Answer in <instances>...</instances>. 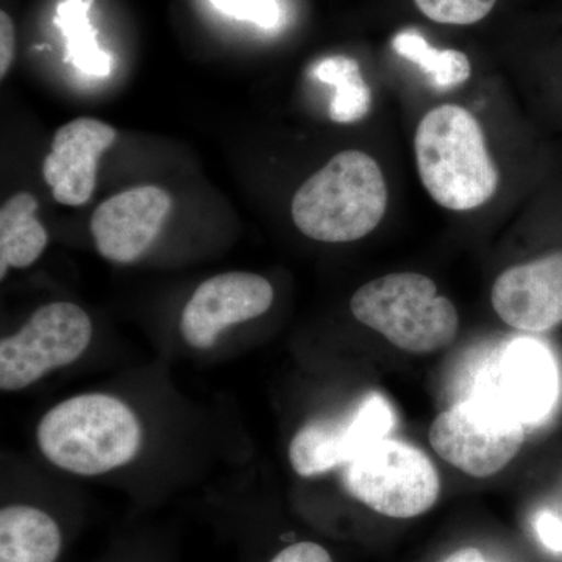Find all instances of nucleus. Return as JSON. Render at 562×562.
Segmentation results:
<instances>
[{
    "instance_id": "nucleus-1",
    "label": "nucleus",
    "mask_w": 562,
    "mask_h": 562,
    "mask_svg": "<svg viewBox=\"0 0 562 562\" xmlns=\"http://www.w3.org/2000/svg\"><path fill=\"white\" fill-rule=\"evenodd\" d=\"M414 150L425 190L443 209L475 210L497 192L498 169L471 111L458 105L428 111L417 125Z\"/></svg>"
},
{
    "instance_id": "nucleus-2",
    "label": "nucleus",
    "mask_w": 562,
    "mask_h": 562,
    "mask_svg": "<svg viewBox=\"0 0 562 562\" xmlns=\"http://www.w3.org/2000/svg\"><path fill=\"white\" fill-rule=\"evenodd\" d=\"M387 188L379 162L360 150H344L310 177L292 199L295 227L321 243H351L379 227Z\"/></svg>"
},
{
    "instance_id": "nucleus-3",
    "label": "nucleus",
    "mask_w": 562,
    "mask_h": 562,
    "mask_svg": "<svg viewBox=\"0 0 562 562\" xmlns=\"http://www.w3.org/2000/svg\"><path fill=\"white\" fill-rule=\"evenodd\" d=\"M140 425L120 398L83 394L52 408L41 420L44 457L77 475H101L128 464L140 447Z\"/></svg>"
},
{
    "instance_id": "nucleus-4",
    "label": "nucleus",
    "mask_w": 562,
    "mask_h": 562,
    "mask_svg": "<svg viewBox=\"0 0 562 562\" xmlns=\"http://www.w3.org/2000/svg\"><path fill=\"white\" fill-rule=\"evenodd\" d=\"M351 314L366 327L409 353L428 355L450 346L460 328L452 302L427 276L390 273L355 292Z\"/></svg>"
},
{
    "instance_id": "nucleus-5",
    "label": "nucleus",
    "mask_w": 562,
    "mask_h": 562,
    "mask_svg": "<svg viewBox=\"0 0 562 562\" xmlns=\"http://www.w3.org/2000/svg\"><path fill=\"white\" fill-rule=\"evenodd\" d=\"M344 487L355 501L392 519L430 512L441 480L430 458L412 443L384 438L346 465Z\"/></svg>"
},
{
    "instance_id": "nucleus-6",
    "label": "nucleus",
    "mask_w": 562,
    "mask_h": 562,
    "mask_svg": "<svg viewBox=\"0 0 562 562\" xmlns=\"http://www.w3.org/2000/svg\"><path fill=\"white\" fill-rule=\"evenodd\" d=\"M524 441L522 422L486 397L454 403L436 417L430 428L432 450L476 479L505 469Z\"/></svg>"
},
{
    "instance_id": "nucleus-7",
    "label": "nucleus",
    "mask_w": 562,
    "mask_h": 562,
    "mask_svg": "<svg viewBox=\"0 0 562 562\" xmlns=\"http://www.w3.org/2000/svg\"><path fill=\"white\" fill-rule=\"evenodd\" d=\"M90 316L69 302L41 306L16 335L0 342V390H25L79 360L90 346Z\"/></svg>"
},
{
    "instance_id": "nucleus-8",
    "label": "nucleus",
    "mask_w": 562,
    "mask_h": 562,
    "mask_svg": "<svg viewBox=\"0 0 562 562\" xmlns=\"http://www.w3.org/2000/svg\"><path fill=\"white\" fill-rule=\"evenodd\" d=\"M394 412L382 394L371 392L350 413L333 419H316L295 432L290 461L297 475L322 473L347 465L394 427Z\"/></svg>"
},
{
    "instance_id": "nucleus-9",
    "label": "nucleus",
    "mask_w": 562,
    "mask_h": 562,
    "mask_svg": "<svg viewBox=\"0 0 562 562\" xmlns=\"http://www.w3.org/2000/svg\"><path fill=\"white\" fill-rule=\"evenodd\" d=\"M272 302V284L257 273L227 272L211 277L184 306L181 335L194 349H210L225 328L262 316Z\"/></svg>"
},
{
    "instance_id": "nucleus-10",
    "label": "nucleus",
    "mask_w": 562,
    "mask_h": 562,
    "mask_svg": "<svg viewBox=\"0 0 562 562\" xmlns=\"http://www.w3.org/2000/svg\"><path fill=\"white\" fill-rule=\"evenodd\" d=\"M172 199L158 187H138L106 199L91 217L99 254L117 265L143 257L171 213Z\"/></svg>"
},
{
    "instance_id": "nucleus-11",
    "label": "nucleus",
    "mask_w": 562,
    "mask_h": 562,
    "mask_svg": "<svg viewBox=\"0 0 562 562\" xmlns=\"http://www.w3.org/2000/svg\"><path fill=\"white\" fill-rule=\"evenodd\" d=\"M491 301L498 317L519 330L541 333L562 324V251L503 272Z\"/></svg>"
},
{
    "instance_id": "nucleus-12",
    "label": "nucleus",
    "mask_w": 562,
    "mask_h": 562,
    "mask_svg": "<svg viewBox=\"0 0 562 562\" xmlns=\"http://www.w3.org/2000/svg\"><path fill=\"white\" fill-rule=\"evenodd\" d=\"M116 136L111 125L92 117H79L58 128L43 162L44 180L55 201L68 206L90 202L99 160Z\"/></svg>"
},
{
    "instance_id": "nucleus-13",
    "label": "nucleus",
    "mask_w": 562,
    "mask_h": 562,
    "mask_svg": "<svg viewBox=\"0 0 562 562\" xmlns=\"http://www.w3.org/2000/svg\"><path fill=\"white\" fill-rule=\"evenodd\" d=\"M495 391L483 397L498 403L520 422L539 419L553 405L558 391L557 368L541 344L520 339L506 349L495 372Z\"/></svg>"
},
{
    "instance_id": "nucleus-14",
    "label": "nucleus",
    "mask_w": 562,
    "mask_h": 562,
    "mask_svg": "<svg viewBox=\"0 0 562 562\" xmlns=\"http://www.w3.org/2000/svg\"><path fill=\"white\" fill-rule=\"evenodd\" d=\"M63 550L60 524L36 506L0 509V562H58Z\"/></svg>"
},
{
    "instance_id": "nucleus-15",
    "label": "nucleus",
    "mask_w": 562,
    "mask_h": 562,
    "mask_svg": "<svg viewBox=\"0 0 562 562\" xmlns=\"http://www.w3.org/2000/svg\"><path fill=\"white\" fill-rule=\"evenodd\" d=\"M38 202L29 192H20L0 210V279L10 268L24 269L38 260L47 246L46 228L35 217Z\"/></svg>"
},
{
    "instance_id": "nucleus-16",
    "label": "nucleus",
    "mask_w": 562,
    "mask_h": 562,
    "mask_svg": "<svg viewBox=\"0 0 562 562\" xmlns=\"http://www.w3.org/2000/svg\"><path fill=\"white\" fill-rule=\"evenodd\" d=\"M314 79L335 87L330 103V117L336 124H353L368 116L372 105V92L362 79L360 65L346 55L324 58L314 65Z\"/></svg>"
},
{
    "instance_id": "nucleus-17",
    "label": "nucleus",
    "mask_w": 562,
    "mask_h": 562,
    "mask_svg": "<svg viewBox=\"0 0 562 562\" xmlns=\"http://www.w3.org/2000/svg\"><path fill=\"white\" fill-rule=\"evenodd\" d=\"M92 0H63L57 7L55 25L66 40V63H72L88 76L106 77L111 58L98 44V32L92 29L88 11Z\"/></svg>"
},
{
    "instance_id": "nucleus-18",
    "label": "nucleus",
    "mask_w": 562,
    "mask_h": 562,
    "mask_svg": "<svg viewBox=\"0 0 562 562\" xmlns=\"http://www.w3.org/2000/svg\"><path fill=\"white\" fill-rule=\"evenodd\" d=\"M392 47L401 57L419 66L431 77L436 87L449 90L469 80L472 74L468 55L460 50L431 47L420 33L405 31L395 35Z\"/></svg>"
},
{
    "instance_id": "nucleus-19",
    "label": "nucleus",
    "mask_w": 562,
    "mask_h": 562,
    "mask_svg": "<svg viewBox=\"0 0 562 562\" xmlns=\"http://www.w3.org/2000/svg\"><path fill=\"white\" fill-rule=\"evenodd\" d=\"M428 20L439 24L471 25L484 20L497 0H414Z\"/></svg>"
},
{
    "instance_id": "nucleus-20",
    "label": "nucleus",
    "mask_w": 562,
    "mask_h": 562,
    "mask_svg": "<svg viewBox=\"0 0 562 562\" xmlns=\"http://www.w3.org/2000/svg\"><path fill=\"white\" fill-rule=\"evenodd\" d=\"M217 10L239 21H249L262 29L279 25L281 11L277 0H210Z\"/></svg>"
},
{
    "instance_id": "nucleus-21",
    "label": "nucleus",
    "mask_w": 562,
    "mask_h": 562,
    "mask_svg": "<svg viewBox=\"0 0 562 562\" xmlns=\"http://www.w3.org/2000/svg\"><path fill=\"white\" fill-rule=\"evenodd\" d=\"M269 562H333V558L321 543L301 541L284 547Z\"/></svg>"
},
{
    "instance_id": "nucleus-22",
    "label": "nucleus",
    "mask_w": 562,
    "mask_h": 562,
    "mask_svg": "<svg viewBox=\"0 0 562 562\" xmlns=\"http://www.w3.org/2000/svg\"><path fill=\"white\" fill-rule=\"evenodd\" d=\"M14 52H16V32L14 24L5 11L0 13V79H5L13 65Z\"/></svg>"
},
{
    "instance_id": "nucleus-23",
    "label": "nucleus",
    "mask_w": 562,
    "mask_h": 562,
    "mask_svg": "<svg viewBox=\"0 0 562 562\" xmlns=\"http://www.w3.org/2000/svg\"><path fill=\"white\" fill-rule=\"evenodd\" d=\"M536 531L547 549L562 552V519L550 513H543L536 520Z\"/></svg>"
},
{
    "instance_id": "nucleus-24",
    "label": "nucleus",
    "mask_w": 562,
    "mask_h": 562,
    "mask_svg": "<svg viewBox=\"0 0 562 562\" xmlns=\"http://www.w3.org/2000/svg\"><path fill=\"white\" fill-rule=\"evenodd\" d=\"M442 562H487L486 558L483 557V553L480 552L479 549H473V547H468V549L458 550L447 557Z\"/></svg>"
}]
</instances>
